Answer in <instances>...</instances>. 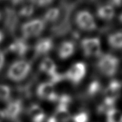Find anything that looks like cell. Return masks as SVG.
<instances>
[{
  "mask_svg": "<svg viewBox=\"0 0 122 122\" xmlns=\"http://www.w3.org/2000/svg\"><path fill=\"white\" fill-rule=\"evenodd\" d=\"M37 95L41 99L50 101H57L58 98L53 84L51 82L41 83L37 89Z\"/></svg>",
  "mask_w": 122,
  "mask_h": 122,
  "instance_id": "obj_8",
  "label": "cell"
},
{
  "mask_svg": "<svg viewBox=\"0 0 122 122\" xmlns=\"http://www.w3.org/2000/svg\"><path fill=\"white\" fill-rule=\"evenodd\" d=\"M115 11L113 6L107 4L99 7L97 10V16L101 19L110 20L114 18Z\"/></svg>",
  "mask_w": 122,
  "mask_h": 122,
  "instance_id": "obj_14",
  "label": "cell"
},
{
  "mask_svg": "<svg viewBox=\"0 0 122 122\" xmlns=\"http://www.w3.org/2000/svg\"><path fill=\"white\" fill-rule=\"evenodd\" d=\"M76 22L78 27L83 30L93 31L97 28L94 17L87 11L78 12L76 16Z\"/></svg>",
  "mask_w": 122,
  "mask_h": 122,
  "instance_id": "obj_4",
  "label": "cell"
},
{
  "mask_svg": "<svg viewBox=\"0 0 122 122\" xmlns=\"http://www.w3.org/2000/svg\"><path fill=\"white\" fill-rule=\"evenodd\" d=\"M52 47V40L49 38H44L37 43L35 46V52L37 55H45L49 53Z\"/></svg>",
  "mask_w": 122,
  "mask_h": 122,
  "instance_id": "obj_13",
  "label": "cell"
},
{
  "mask_svg": "<svg viewBox=\"0 0 122 122\" xmlns=\"http://www.w3.org/2000/svg\"><path fill=\"white\" fill-rule=\"evenodd\" d=\"M3 37H4L3 34L2 33V32H1V31H0V43L2 41V40H3Z\"/></svg>",
  "mask_w": 122,
  "mask_h": 122,
  "instance_id": "obj_27",
  "label": "cell"
},
{
  "mask_svg": "<svg viewBox=\"0 0 122 122\" xmlns=\"http://www.w3.org/2000/svg\"><path fill=\"white\" fill-rule=\"evenodd\" d=\"M55 122H68L71 116L68 110V107L58 104L53 116Z\"/></svg>",
  "mask_w": 122,
  "mask_h": 122,
  "instance_id": "obj_10",
  "label": "cell"
},
{
  "mask_svg": "<svg viewBox=\"0 0 122 122\" xmlns=\"http://www.w3.org/2000/svg\"><path fill=\"white\" fill-rule=\"evenodd\" d=\"M53 1V0H38L37 5L39 6H46L50 4Z\"/></svg>",
  "mask_w": 122,
  "mask_h": 122,
  "instance_id": "obj_23",
  "label": "cell"
},
{
  "mask_svg": "<svg viewBox=\"0 0 122 122\" xmlns=\"http://www.w3.org/2000/svg\"><path fill=\"white\" fill-rule=\"evenodd\" d=\"M5 117V114L3 113V111H0V122H2L4 118Z\"/></svg>",
  "mask_w": 122,
  "mask_h": 122,
  "instance_id": "obj_26",
  "label": "cell"
},
{
  "mask_svg": "<svg viewBox=\"0 0 122 122\" xmlns=\"http://www.w3.org/2000/svg\"><path fill=\"white\" fill-rule=\"evenodd\" d=\"M86 66L83 62H77L70 68L65 74L64 77L73 83L77 84L85 77Z\"/></svg>",
  "mask_w": 122,
  "mask_h": 122,
  "instance_id": "obj_5",
  "label": "cell"
},
{
  "mask_svg": "<svg viewBox=\"0 0 122 122\" xmlns=\"http://www.w3.org/2000/svg\"><path fill=\"white\" fill-rule=\"evenodd\" d=\"M81 47L87 56H98L101 54V43L98 38H86L81 41Z\"/></svg>",
  "mask_w": 122,
  "mask_h": 122,
  "instance_id": "obj_6",
  "label": "cell"
},
{
  "mask_svg": "<svg viewBox=\"0 0 122 122\" xmlns=\"http://www.w3.org/2000/svg\"><path fill=\"white\" fill-rule=\"evenodd\" d=\"M0 18H1V14H0Z\"/></svg>",
  "mask_w": 122,
  "mask_h": 122,
  "instance_id": "obj_29",
  "label": "cell"
},
{
  "mask_svg": "<svg viewBox=\"0 0 122 122\" xmlns=\"http://www.w3.org/2000/svg\"><path fill=\"white\" fill-rule=\"evenodd\" d=\"M107 115V122H122V115L121 112L117 109H110L106 112Z\"/></svg>",
  "mask_w": 122,
  "mask_h": 122,
  "instance_id": "obj_17",
  "label": "cell"
},
{
  "mask_svg": "<svg viewBox=\"0 0 122 122\" xmlns=\"http://www.w3.org/2000/svg\"><path fill=\"white\" fill-rule=\"evenodd\" d=\"M72 119L74 122H87L89 116L86 112H80L79 114L75 115Z\"/></svg>",
  "mask_w": 122,
  "mask_h": 122,
  "instance_id": "obj_22",
  "label": "cell"
},
{
  "mask_svg": "<svg viewBox=\"0 0 122 122\" xmlns=\"http://www.w3.org/2000/svg\"><path fill=\"white\" fill-rule=\"evenodd\" d=\"M45 28V22L41 19H34L24 23L22 27V32L24 37L37 36L43 32Z\"/></svg>",
  "mask_w": 122,
  "mask_h": 122,
  "instance_id": "obj_3",
  "label": "cell"
},
{
  "mask_svg": "<svg viewBox=\"0 0 122 122\" xmlns=\"http://www.w3.org/2000/svg\"><path fill=\"white\" fill-rule=\"evenodd\" d=\"M60 14H61V11L59 9L51 8L45 13L44 20L45 21L53 22L58 19Z\"/></svg>",
  "mask_w": 122,
  "mask_h": 122,
  "instance_id": "obj_18",
  "label": "cell"
},
{
  "mask_svg": "<svg viewBox=\"0 0 122 122\" xmlns=\"http://www.w3.org/2000/svg\"><path fill=\"white\" fill-rule=\"evenodd\" d=\"M8 49L19 56H23L28 51V45L22 40H16L9 47Z\"/></svg>",
  "mask_w": 122,
  "mask_h": 122,
  "instance_id": "obj_15",
  "label": "cell"
},
{
  "mask_svg": "<svg viewBox=\"0 0 122 122\" xmlns=\"http://www.w3.org/2000/svg\"><path fill=\"white\" fill-rule=\"evenodd\" d=\"M31 69V66L28 62L19 61L15 62L9 68L7 76L15 81H21L26 77Z\"/></svg>",
  "mask_w": 122,
  "mask_h": 122,
  "instance_id": "obj_1",
  "label": "cell"
},
{
  "mask_svg": "<svg viewBox=\"0 0 122 122\" xmlns=\"http://www.w3.org/2000/svg\"><path fill=\"white\" fill-rule=\"evenodd\" d=\"M10 1L13 3H19L20 2H21L22 0H10Z\"/></svg>",
  "mask_w": 122,
  "mask_h": 122,
  "instance_id": "obj_28",
  "label": "cell"
},
{
  "mask_svg": "<svg viewBox=\"0 0 122 122\" xmlns=\"http://www.w3.org/2000/svg\"><path fill=\"white\" fill-rule=\"evenodd\" d=\"M34 7L31 4L25 5L22 7L19 10V15L22 16H31L34 12Z\"/></svg>",
  "mask_w": 122,
  "mask_h": 122,
  "instance_id": "obj_19",
  "label": "cell"
},
{
  "mask_svg": "<svg viewBox=\"0 0 122 122\" xmlns=\"http://www.w3.org/2000/svg\"><path fill=\"white\" fill-rule=\"evenodd\" d=\"M28 115L33 122H43L45 114L42 108L37 104H33L28 109Z\"/></svg>",
  "mask_w": 122,
  "mask_h": 122,
  "instance_id": "obj_12",
  "label": "cell"
},
{
  "mask_svg": "<svg viewBox=\"0 0 122 122\" xmlns=\"http://www.w3.org/2000/svg\"><path fill=\"white\" fill-rule=\"evenodd\" d=\"M5 63V55L3 51L0 50V70L2 69Z\"/></svg>",
  "mask_w": 122,
  "mask_h": 122,
  "instance_id": "obj_24",
  "label": "cell"
},
{
  "mask_svg": "<svg viewBox=\"0 0 122 122\" xmlns=\"http://www.w3.org/2000/svg\"><path fill=\"white\" fill-rule=\"evenodd\" d=\"M108 43L114 49H121L122 45V32H116L108 37Z\"/></svg>",
  "mask_w": 122,
  "mask_h": 122,
  "instance_id": "obj_16",
  "label": "cell"
},
{
  "mask_svg": "<svg viewBox=\"0 0 122 122\" xmlns=\"http://www.w3.org/2000/svg\"><path fill=\"white\" fill-rule=\"evenodd\" d=\"M11 95V90L8 86L0 85V99L7 100Z\"/></svg>",
  "mask_w": 122,
  "mask_h": 122,
  "instance_id": "obj_20",
  "label": "cell"
},
{
  "mask_svg": "<svg viewBox=\"0 0 122 122\" xmlns=\"http://www.w3.org/2000/svg\"><path fill=\"white\" fill-rule=\"evenodd\" d=\"M40 70L50 77L51 83H56L59 81L63 76L58 74L56 71V66L55 62L50 58H45L41 62L40 66Z\"/></svg>",
  "mask_w": 122,
  "mask_h": 122,
  "instance_id": "obj_7",
  "label": "cell"
},
{
  "mask_svg": "<svg viewBox=\"0 0 122 122\" xmlns=\"http://www.w3.org/2000/svg\"><path fill=\"white\" fill-rule=\"evenodd\" d=\"M74 52V45L69 41L62 42L58 49V56L61 59H66L73 55Z\"/></svg>",
  "mask_w": 122,
  "mask_h": 122,
  "instance_id": "obj_11",
  "label": "cell"
},
{
  "mask_svg": "<svg viewBox=\"0 0 122 122\" xmlns=\"http://www.w3.org/2000/svg\"><path fill=\"white\" fill-rule=\"evenodd\" d=\"M119 65L118 59L112 55L101 56L98 62V68L106 76H113L117 70Z\"/></svg>",
  "mask_w": 122,
  "mask_h": 122,
  "instance_id": "obj_2",
  "label": "cell"
},
{
  "mask_svg": "<svg viewBox=\"0 0 122 122\" xmlns=\"http://www.w3.org/2000/svg\"><path fill=\"white\" fill-rule=\"evenodd\" d=\"M21 103L19 101H13L9 103L3 111L5 117H8L11 119H16L21 112Z\"/></svg>",
  "mask_w": 122,
  "mask_h": 122,
  "instance_id": "obj_9",
  "label": "cell"
},
{
  "mask_svg": "<svg viewBox=\"0 0 122 122\" xmlns=\"http://www.w3.org/2000/svg\"><path fill=\"white\" fill-rule=\"evenodd\" d=\"M100 88H101V85L98 81H93L88 88V93L91 96L95 95L100 90Z\"/></svg>",
  "mask_w": 122,
  "mask_h": 122,
  "instance_id": "obj_21",
  "label": "cell"
},
{
  "mask_svg": "<svg viewBox=\"0 0 122 122\" xmlns=\"http://www.w3.org/2000/svg\"><path fill=\"white\" fill-rule=\"evenodd\" d=\"M111 5H115L117 7H119L122 4V0H109Z\"/></svg>",
  "mask_w": 122,
  "mask_h": 122,
  "instance_id": "obj_25",
  "label": "cell"
}]
</instances>
